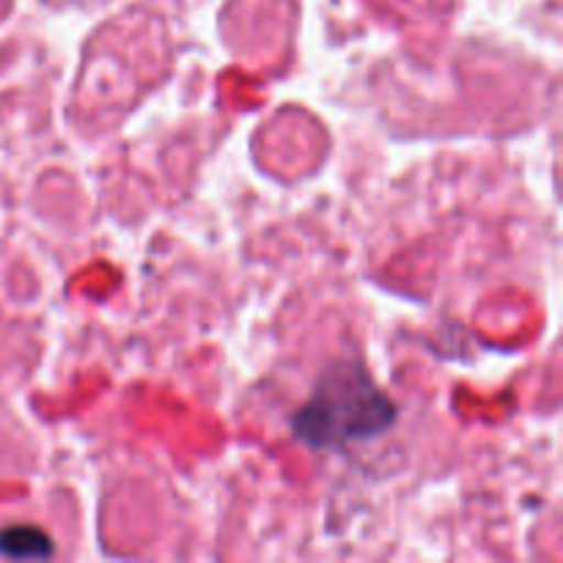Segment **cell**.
I'll list each match as a JSON object with an SVG mask.
<instances>
[{
  "mask_svg": "<svg viewBox=\"0 0 563 563\" xmlns=\"http://www.w3.org/2000/svg\"><path fill=\"white\" fill-rule=\"evenodd\" d=\"M399 410L366 366L335 361L319 374L313 394L291 416V432L308 449L341 451L352 443L383 438Z\"/></svg>",
  "mask_w": 563,
  "mask_h": 563,
  "instance_id": "obj_1",
  "label": "cell"
},
{
  "mask_svg": "<svg viewBox=\"0 0 563 563\" xmlns=\"http://www.w3.org/2000/svg\"><path fill=\"white\" fill-rule=\"evenodd\" d=\"M0 555L16 561H44L55 555V544L42 528L9 526L0 531Z\"/></svg>",
  "mask_w": 563,
  "mask_h": 563,
  "instance_id": "obj_2",
  "label": "cell"
}]
</instances>
